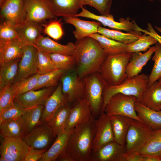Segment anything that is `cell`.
<instances>
[{
  "mask_svg": "<svg viewBox=\"0 0 161 161\" xmlns=\"http://www.w3.org/2000/svg\"><path fill=\"white\" fill-rule=\"evenodd\" d=\"M73 54L75 59V69L79 76H86L98 72L107 54L98 42L89 36L76 40Z\"/></svg>",
  "mask_w": 161,
  "mask_h": 161,
  "instance_id": "1",
  "label": "cell"
},
{
  "mask_svg": "<svg viewBox=\"0 0 161 161\" xmlns=\"http://www.w3.org/2000/svg\"><path fill=\"white\" fill-rule=\"evenodd\" d=\"M96 119L92 115L72 130L63 151L73 161H92Z\"/></svg>",
  "mask_w": 161,
  "mask_h": 161,
  "instance_id": "2",
  "label": "cell"
},
{
  "mask_svg": "<svg viewBox=\"0 0 161 161\" xmlns=\"http://www.w3.org/2000/svg\"><path fill=\"white\" fill-rule=\"evenodd\" d=\"M132 54L126 52L107 55L98 71L107 85H117L127 78L126 69Z\"/></svg>",
  "mask_w": 161,
  "mask_h": 161,
  "instance_id": "3",
  "label": "cell"
},
{
  "mask_svg": "<svg viewBox=\"0 0 161 161\" xmlns=\"http://www.w3.org/2000/svg\"><path fill=\"white\" fill-rule=\"evenodd\" d=\"M148 76L144 73L139 74L127 78L121 83L116 86L106 85L103 92V112L110 98L115 94L120 93L136 97L139 101L142 95L148 86Z\"/></svg>",
  "mask_w": 161,
  "mask_h": 161,
  "instance_id": "4",
  "label": "cell"
},
{
  "mask_svg": "<svg viewBox=\"0 0 161 161\" xmlns=\"http://www.w3.org/2000/svg\"><path fill=\"white\" fill-rule=\"evenodd\" d=\"M83 79L85 82L84 98L89 104L92 115L97 118L103 112V92L107 84L98 72Z\"/></svg>",
  "mask_w": 161,
  "mask_h": 161,
  "instance_id": "5",
  "label": "cell"
},
{
  "mask_svg": "<svg viewBox=\"0 0 161 161\" xmlns=\"http://www.w3.org/2000/svg\"><path fill=\"white\" fill-rule=\"evenodd\" d=\"M154 131L143 121L132 119L125 139V155L139 152L148 143Z\"/></svg>",
  "mask_w": 161,
  "mask_h": 161,
  "instance_id": "6",
  "label": "cell"
},
{
  "mask_svg": "<svg viewBox=\"0 0 161 161\" xmlns=\"http://www.w3.org/2000/svg\"><path fill=\"white\" fill-rule=\"evenodd\" d=\"M137 101V98L134 96L116 94L109 99L103 112L109 116L120 115L142 121L135 109V103Z\"/></svg>",
  "mask_w": 161,
  "mask_h": 161,
  "instance_id": "7",
  "label": "cell"
},
{
  "mask_svg": "<svg viewBox=\"0 0 161 161\" xmlns=\"http://www.w3.org/2000/svg\"><path fill=\"white\" fill-rule=\"evenodd\" d=\"M62 91L72 105L75 102L84 98L85 82L75 68L66 71L61 76Z\"/></svg>",
  "mask_w": 161,
  "mask_h": 161,
  "instance_id": "8",
  "label": "cell"
},
{
  "mask_svg": "<svg viewBox=\"0 0 161 161\" xmlns=\"http://www.w3.org/2000/svg\"><path fill=\"white\" fill-rule=\"evenodd\" d=\"M30 148L22 138H4L0 145V154L7 161H23Z\"/></svg>",
  "mask_w": 161,
  "mask_h": 161,
  "instance_id": "9",
  "label": "cell"
},
{
  "mask_svg": "<svg viewBox=\"0 0 161 161\" xmlns=\"http://www.w3.org/2000/svg\"><path fill=\"white\" fill-rule=\"evenodd\" d=\"M25 20L40 23L56 18L49 0H24Z\"/></svg>",
  "mask_w": 161,
  "mask_h": 161,
  "instance_id": "10",
  "label": "cell"
},
{
  "mask_svg": "<svg viewBox=\"0 0 161 161\" xmlns=\"http://www.w3.org/2000/svg\"><path fill=\"white\" fill-rule=\"evenodd\" d=\"M37 50L34 45H27L18 64L13 83L37 73Z\"/></svg>",
  "mask_w": 161,
  "mask_h": 161,
  "instance_id": "11",
  "label": "cell"
},
{
  "mask_svg": "<svg viewBox=\"0 0 161 161\" xmlns=\"http://www.w3.org/2000/svg\"><path fill=\"white\" fill-rule=\"evenodd\" d=\"M113 141L109 116L102 112L96 119L92 151H95L105 144Z\"/></svg>",
  "mask_w": 161,
  "mask_h": 161,
  "instance_id": "12",
  "label": "cell"
},
{
  "mask_svg": "<svg viewBox=\"0 0 161 161\" xmlns=\"http://www.w3.org/2000/svg\"><path fill=\"white\" fill-rule=\"evenodd\" d=\"M55 137L46 122L41 123L22 138L30 146L39 149H47Z\"/></svg>",
  "mask_w": 161,
  "mask_h": 161,
  "instance_id": "13",
  "label": "cell"
},
{
  "mask_svg": "<svg viewBox=\"0 0 161 161\" xmlns=\"http://www.w3.org/2000/svg\"><path fill=\"white\" fill-rule=\"evenodd\" d=\"M81 9V12L74 17H83L95 20L105 26L116 30L128 32L134 30L135 21H130L129 18H121L119 19V22H117L114 20L113 16L110 14L107 16L98 15L90 12L83 7Z\"/></svg>",
  "mask_w": 161,
  "mask_h": 161,
  "instance_id": "14",
  "label": "cell"
},
{
  "mask_svg": "<svg viewBox=\"0 0 161 161\" xmlns=\"http://www.w3.org/2000/svg\"><path fill=\"white\" fill-rule=\"evenodd\" d=\"M125 151V145L111 141L92 151V161H126Z\"/></svg>",
  "mask_w": 161,
  "mask_h": 161,
  "instance_id": "15",
  "label": "cell"
},
{
  "mask_svg": "<svg viewBox=\"0 0 161 161\" xmlns=\"http://www.w3.org/2000/svg\"><path fill=\"white\" fill-rule=\"evenodd\" d=\"M92 116L89 105L82 98L71 105L65 131L73 130L88 120Z\"/></svg>",
  "mask_w": 161,
  "mask_h": 161,
  "instance_id": "16",
  "label": "cell"
},
{
  "mask_svg": "<svg viewBox=\"0 0 161 161\" xmlns=\"http://www.w3.org/2000/svg\"><path fill=\"white\" fill-rule=\"evenodd\" d=\"M0 8L1 17L15 26L26 19L24 0H7Z\"/></svg>",
  "mask_w": 161,
  "mask_h": 161,
  "instance_id": "17",
  "label": "cell"
},
{
  "mask_svg": "<svg viewBox=\"0 0 161 161\" xmlns=\"http://www.w3.org/2000/svg\"><path fill=\"white\" fill-rule=\"evenodd\" d=\"M55 87H46L38 90H32L17 95L15 100L26 108L44 105L55 89Z\"/></svg>",
  "mask_w": 161,
  "mask_h": 161,
  "instance_id": "18",
  "label": "cell"
},
{
  "mask_svg": "<svg viewBox=\"0 0 161 161\" xmlns=\"http://www.w3.org/2000/svg\"><path fill=\"white\" fill-rule=\"evenodd\" d=\"M68 103L63 93L61 84H58L45 102L40 123L47 122L61 107Z\"/></svg>",
  "mask_w": 161,
  "mask_h": 161,
  "instance_id": "19",
  "label": "cell"
},
{
  "mask_svg": "<svg viewBox=\"0 0 161 161\" xmlns=\"http://www.w3.org/2000/svg\"><path fill=\"white\" fill-rule=\"evenodd\" d=\"M20 39L27 45H34L37 38L43 32V24L25 20L15 26Z\"/></svg>",
  "mask_w": 161,
  "mask_h": 161,
  "instance_id": "20",
  "label": "cell"
},
{
  "mask_svg": "<svg viewBox=\"0 0 161 161\" xmlns=\"http://www.w3.org/2000/svg\"><path fill=\"white\" fill-rule=\"evenodd\" d=\"M34 45L49 53L67 55H73L75 48V44L72 42H69L66 45L61 44L42 35L37 38Z\"/></svg>",
  "mask_w": 161,
  "mask_h": 161,
  "instance_id": "21",
  "label": "cell"
},
{
  "mask_svg": "<svg viewBox=\"0 0 161 161\" xmlns=\"http://www.w3.org/2000/svg\"><path fill=\"white\" fill-rule=\"evenodd\" d=\"M64 19L66 23L74 26L75 29L73 33L76 40L97 33L98 27L101 25L98 21H85L75 17H66Z\"/></svg>",
  "mask_w": 161,
  "mask_h": 161,
  "instance_id": "22",
  "label": "cell"
},
{
  "mask_svg": "<svg viewBox=\"0 0 161 161\" xmlns=\"http://www.w3.org/2000/svg\"><path fill=\"white\" fill-rule=\"evenodd\" d=\"M155 50L154 46L151 47L144 53L136 52L132 53L126 69L127 78H132L140 74L143 66L151 58Z\"/></svg>",
  "mask_w": 161,
  "mask_h": 161,
  "instance_id": "23",
  "label": "cell"
},
{
  "mask_svg": "<svg viewBox=\"0 0 161 161\" xmlns=\"http://www.w3.org/2000/svg\"><path fill=\"white\" fill-rule=\"evenodd\" d=\"M56 17H74L83 4L82 0H49Z\"/></svg>",
  "mask_w": 161,
  "mask_h": 161,
  "instance_id": "24",
  "label": "cell"
},
{
  "mask_svg": "<svg viewBox=\"0 0 161 161\" xmlns=\"http://www.w3.org/2000/svg\"><path fill=\"white\" fill-rule=\"evenodd\" d=\"M134 108L139 119L154 130L161 129V111L151 109L137 101Z\"/></svg>",
  "mask_w": 161,
  "mask_h": 161,
  "instance_id": "25",
  "label": "cell"
},
{
  "mask_svg": "<svg viewBox=\"0 0 161 161\" xmlns=\"http://www.w3.org/2000/svg\"><path fill=\"white\" fill-rule=\"evenodd\" d=\"M109 117L114 141L124 145L126 136L132 118L117 114L112 115Z\"/></svg>",
  "mask_w": 161,
  "mask_h": 161,
  "instance_id": "26",
  "label": "cell"
},
{
  "mask_svg": "<svg viewBox=\"0 0 161 161\" xmlns=\"http://www.w3.org/2000/svg\"><path fill=\"white\" fill-rule=\"evenodd\" d=\"M27 45L21 40L17 39L0 46V65L21 58Z\"/></svg>",
  "mask_w": 161,
  "mask_h": 161,
  "instance_id": "27",
  "label": "cell"
},
{
  "mask_svg": "<svg viewBox=\"0 0 161 161\" xmlns=\"http://www.w3.org/2000/svg\"><path fill=\"white\" fill-rule=\"evenodd\" d=\"M71 107L69 103L62 106L46 122L55 137L65 131Z\"/></svg>",
  "mask_w": 161,
  "mask_h": 161,
  "instance_id": "28",
  "label": "cell"
},
{
  "mask_svg": "<svg viewBox=\"0 0 161 161\" xmlns=\"http://www.w3.org/2000/svg\"><path fill=\"white\" fill-rule=\"evenodd\" d=\"M138 102L151 109L161 111V84L157 81L148 86Z\"/></svg>",
  "mask_w": 161,
  "mask_h": 161,
  "instance_id": "29",
  "label": "cell"
},
{
  "mask_svg": "<svg viewBox=\"0 0 161 161\" xmlns=\"http://www.w3.org/2000/svg\"><path fill=\"white\" fill-rule=\"evenodd\" d=\"M72 130L65 131L58 135L50 147L43 153L39 161H56L58 156L64 150Z\"/></svg>",
  "mask_w": 161,
  "mask_h": 161,
  "instance_id": "30",
  "label": "cell"
},
{
  "mask_svg": "<svg viewBox=\"0 0 161 161\" xmlns=\"http://www.w3.org/2000/svg\"><path fill=\"white\" fill-rule=\"evenodd\" d=\"M44 105L27 108L21 117L25 135L40 123Z\"/></svg>",
  "mask_w": 161,
  "mask_h": 161,
  "instance_id": "31",
  "label": "cell"
},
{
  "mask_svg": "<svg viewBox=\"0 0 161 161\" xmlns=\"http://www.w3.org/2000/svg\"><path fill=\"white\" fill-rule=\"evenodd\" d=\"M0 135L3 137H20L25 135L21 117L4 121L0 123Z\"/></svg>",
  "mask_w": 161,
  "mask_h": 161,
  "instance_id": "32",
  "label": "cell"
},
{
  "mask_svg": "<svg viewBox=\"0 0 161 161\" xmlns=\"http://www.w3.org/2000/svg\"><path fill=\"white\" fill-rule=\"evenodd\" d=\"M21 58L0 65V90L13 84L18 73Z\"/></svg>",
  "mask_w": 161,
  "mask_h": 161,
  "instance_id": "33",
  "label": "cell"
},
{
  "mask_svg": "<svg viewBox=\"0 0 161 161\" xmlns=\"http://www.w3.org/2000/svg\"><path fill=\"white\" fill-rule=\"evenodd\" d=\"M97 33L115 41L126 44L137 40L142 35L141 32L135 30L124 33L117 30L107 29L100 26Z\"/></svg>",
  "mask_w": 161,
  "mask_h": 161,
  "instance_id": "34",
  "label": "cell"
},
{
  "mask_svg": "<svg viewBox=\"0 0 161 161\" xmlns=\"http://www.w3.org/2000/svg\"><path fill=\"white\" fill-rule=\"evenodd\" d=\"M89 36L96 39L107 55L126 52V44L108 38L98 33L92 34Z\"/></svg>",
  "mask_w": 161,
  "mask_h": 161,
  "instance_id": "35",
  "label": "cell"
},
{
  "mask_svg": "<svg viewBox=\"0 0 161 161\" xmlns=\"http://www.w3.org/2000/svg\"><path fill=\"white\" fill-rule=\"evenodd\" d=\"M138 153L161 160V129L154 130L146 145Z\"/></svg>",
  "mask_w": 161,
  "mask_h": 161,
  "instance_id": "36",
  "label": "cell"
},
{
  "mask_svg": "<svg viewBox=\"0 0 161 161\" xmlns=\"http://www.w3.org/2000/svg\"><path fill=\"white\" fill-rule=\"evenodd\" d=\"M66 70L57 69L46 74L40 75L37 84L33 90H37L43 88L55 86Z\"/></svg>",
  "mask_w": 161,
  "mask_h": 161,
  "instance_id": "37",
  "label": "cell"
},
{
  "mask_svg": "<svg viewBox=\"0 0 161 161\" xmlns=\"http://www.w3.org/2000/svg\"><path fill=\"white\" fill-rule=\"evenodd\" d=\"M157 42L156 40L151 35L144 33L135 41L127 44L126 52L133 53L145 52Z\"/></svg>",
  "mask_w": 161,
  "mask_h": 161,
  "instance_id": "38",
  "label": "cell"
},
{
  "mask_svg": "<svg viewBox=\"0 0 161 161\" xmlns=\"http://www.w3.org/2000/svg\"><path fill=\"white\" fill-rule=\"evenodd\" d=\"M35 47L37 50V73L42 75L57 69L49 53Z\"/></svg>",
  "mask_w": 161,
  "mask_h": 161,
  "instance_id": "39",
  "label": "cell"
},
{
  "mask_svg": "<svg viewBox=\"0 0 161 161\" xmlns=\"http://www.w3.org/2000/svg\"><path fill=\"white\" fill-rule=\"evenodd\" d=\"M56 69L68 70L75 68V59L72 55L49 53Z\"/></svg>",
  "mask_w": 161,
  "mask_h": 161,
  "instance_id": "40",
  "label": "cell"
},
{
  "mask_svg": "<svg viewBox=\"0 0 161 161\" xmlns=\"http://www.w3.org/2000/svg\"><path fill=\"white\" fill-rule=\"evenodd\" d=\"M40 75L36 73L13 84L11 87L16 96L33 90L37 84Z\"/></svg>",
  "mask_w": 161,
  "mask_h": 161,
  "instance_id": "41",
  "label": "cell"
},
{
  "mask_svg": "<svg viewBox=\"0 0 161 161\" xmlns=\"http://www.w3.org/2000/svg\"><path fill=\"white\" fill-rule=\"evenodd\" d=\"M154 54L152 58L154 64L151 71L148 76V86L157 81L161 77V44L157 42L155 45Z\"/></svg>",
  "mask_w": 161,
  "mask_h": 161,
  "instance_id": "42",
  "label": "cell"
},
{
  "mask_svg": "<svg viewBox=\"0 0 161 161\" xmlns=\"http://www.w3.org/2000/svg\"><path fill=\"white\" fill-rule=\"evenodd\" d=\"M17 39L21 40L15 26L10 22L5 20L0 26V46Z\"/></svg>",
  "mask_w": 161,
  "mask_h": 161,
  "instance_id": "43",
  "label": "cell"
},
{
  "mask_svg": "<svg viewBox=\"0 0 161 161\" xmlns=\"http://www.w3.org/2000/svg\"><path fill=\"white\" fill-rule=\"evenodd\" d=\"M27 108L15 100L0 112V123L5 120L21 117Z\"/></svg>",
  "mask_w": 161,
  "mask_h": 161,
  "instance_id": "44",
  "label": "cell"
},
{
  "mask_svg": "<svg viewBox=\"0 0 161 161\" xmlns=\"http://www.w3.org/2000/svg\"><path fill=\"white\" fill-rule=\"evenodd\" d=\"M61 20L54 19L46 24H43V32L54 40L61 39L64 35Z\"/></svg>",
  "mask_w": 161,
  "mask_h": 161,
  "instance_id": "45",
  "label": "cell"
},
{
  "mask_svg": "<svg viewBox=\"0 0 161 161\" xmlns=\"http://www.w3.org/2000/svg\"><path fill=\"white\" fill-rule=\"evenodd\" d=\"M83 5H88L96 9L101 15L107 16L110 13L113 0H82Z\"/></svg>",
  "mask_w": 161,
  "mask_h": 161,
  "instance_id": "46",
  "label": "cell"
},
{
  "mask_svg": "<svg viewBox=\"0 0 161 161\" xmlns=\"http://www.w3.org/2000/svg\"><path fill=\"white\" fill-rule=\"evenodd\" d=\"M16 97L11 86L0 90V112L10 105Z\"/></svg>",
  "mask_w": 161,
  "mask_h": 161,
  "instance_id": "47",
  "label": "cell"
},
{
  "mask_svg": "<svg viewBox=\"0 0 161 161\" xmlns=\"http://www.w3.org/2000/svg\"><path fill=\"white\" fill-rule=\"evenodd\" d=\"M157 29L161 33V29L157 28ZM134 30L143 32L148 35H150L154 38L157 42L161 44V35L159 34L155 30L152 24L150 23H148L147 30L143 29L135 23Z\"/></svg>",
  "mask_w": 161,
  "mask_h": 161,
  "instance_id": "48",
  "label": "cell"
},
{
  "mask_svg": "<svg viewBox=\"0 0 161 161\" xmlns=\"http://www.w3.org/2000/svg\"><path fill=\"white\" fill-rule=\"evenodd\" d=\"M47 150V149H35L30 146L29 152L23 161H39L42 157L43 153Z\"/></svg>",
  "mask_w": 161,
  "mask_h": 161,
  "instance_id": "49",
  "label": "cell"
},
{
  "mask_svg": "<svg viewBox=\"0 0 161 161\" xmlns=\"http://www.w3.org/2000/svg\"><path fill=\"white\" fill-rule=\"evenodd\" d=\"M126 161H143L144 156L138 153L125 155Z\"/></svg>",
  "mask_w": 161,
  "mask_h": 161,
  "instance_id": "50",
  "label": "cell"
},
{
  "mask_svg": "<svg viewBox=\"0 0 161 161\" xmlns=\"http://www.w3.org/2000/svg\"><path fill=\"white\" fill-rule=\"evenodd\" d=\"M56 161H73L72 158L64 151L58 156Z\"/></svg>",
  "mask_w": 161,
  "mask_h": 161,
  "instance_id": "51",
  "label": "cell"
},
{
  "mask_svg": "<svg viewBox=\"0 0 161 161\" xmlns=\"http://www.w3.org/2000/svg\"><path fill=\"white\" fill-rule=\"evenodd\" d=\"M7 0H0V8H1L5 3Z\"/></svg>",
  "mask_w": 161,
  "mask_h": 161,
  "instance_id": "52",
  "label": "cell"
},
{
  "mask_svg": "<svg viewBox=\"0 0 161 161\" xmlns=\"http://www.w3.org/2000/svg\"><path fill=\"white\" fill-rule=\"evenodd\" d=\"M0 161H7L3 157L1 156L0 157Z\"/></svg>",
  "mask_w": 161,
  "mask_h": 161,
  "instance_id": "53",
  "label": "cell"
},
{
  "mask_svg": "<svg viewBox=\"0 0 161 161\" xmlns=\"http://www.w3.org/2000/svg\"><path fill=\"white\" fill-rule=\"evenodd\" d=\"M158 82L161 84V77L158 79Z\"/></svg>",
  "mask_w": 161,
  "mask_h": 161,
  "instance_id": "54",
  "label": "cell"
},
{
  "mask_svg": "<svg viewBox=\"0 0 161 161\" xmlns=\"http://www.w3.org/2000/svg\"><path fill=\"white\" fill-rule=\"evenodd\" d=\"M148 1H153L155 0H148Z\"/></svg>",
  "mask_w": 161,
  "mask_h": 161,
  "instance_id": "55",
  "label": "cell"
},
{
  "mask_svg": "<svg viewBox=\"0 0 161 161\" xmlns=\"http://www.w3.org/2000/svg\"><path fill=\"white\" fill-rule=\"evenodd\" d=\"M160 3L161 4V0H160Z\"/></svg>",
  "mask_w": 161,
  "mask_h": 161,
  "instance_id": "56",
  "label": "cell"
},
{
  "mask_svg": "<svg viewBox=\"0 0 161 161\" xmlns=\"http://www.w3.org/2000/svg\"></svg>",
  "mask_w": 161,
  "mask_h": 161,
  "instance_id": "57",
  "label": "cell"
}]
</instances>
